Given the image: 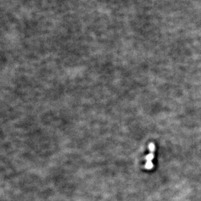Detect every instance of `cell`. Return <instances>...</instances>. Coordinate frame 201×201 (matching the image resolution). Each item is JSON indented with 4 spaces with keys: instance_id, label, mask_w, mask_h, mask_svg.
I'll list each match as a JSON object with an SVG mask.
<instances>
[{
    "instance_id": "cell-1",
    "label": "cell",
    "mask_w": 201,
    "mask_h": 201,
    "mask_svg": "<svg viewBox=\"0 0 201 201\" xmlns=\"http://www.w3.org/2000/svg\"><path fill=\"white\" fill-rule=\"evenodd\" d=\"M149 150L150 153L146 157V163H145V168L146 169H152L153 168L152 160L154 157V150H155V146L153 143H150L149 144Z\"/></svg>"
}]
</instances>
